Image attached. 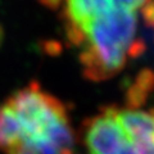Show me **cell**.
I'll return each instance as SVG.
<instances>
[{
	"label": "cell",
	"instance_id": "1",
	"mask_svg": "<svg viewBox=\"0 0 154 154\" xmlns=\"http://www.w3.org/2000/svg\"><path fill=\"white\" fill-rule=\"evenodd\" d=\"M75 132L64 104L37 82L0 104V150L5 154H72Z\"/></svg>",
	"mask_w": 154,
	"mask_h": 154
},
{
	"label": "cell",
	"instance_id": "2",
	"mask_svg": "<svg viewBox=\"0 0 154 154\" xmlns=\"http://www.w3.org/2000/svg\"><path fill=\"white\" fill-rule=\"evenodd\" d=\"M136 27V13L123 8L110 9L80 26L85 35L80 62L86 79L99 82L123 69Z\"/></svg>",
	"mask_w": 154,
	"mask_h": 154
},
{
	"label": "cell",
	"instance_id": "3",
	"mask_svg": "<svg viewBox=\"0 0 154 154\" xmlns=\"http://www.w3.org/2000/svg\"><path fill=\"white\" fill-rule=\"evenodd\" d=\"M89 154H154V107L107 105L82 125Z\"/></svg>",
	"mask_w": 154,
	"mask_h": 154
},
{
	"label": "cell",
	"instance_id": "4",
	"mask_svg": "<svg viewBox=\"0 0 154 154\" xmlns=\"http://www.w3.org/2000/svg\"><path fill=\"white\" fill-rule=\"evenodd\" d=\"M64 30H66V37L68 44L72 46H82L85 42V35L82 30L72 23L69 21H64Z\"/></svg>",
	"mask_w": 154,
	"mask_h": 154
},
{
	"label": "cell",
	"instance_id": "5",
	"mask_svg": "<svg viewBox=\"0 0 154 154\" xmlns=\"http://www.w3.org/2000/svg\"><path fill=\"white\" fill-rule=\"evenodd\" d=\"M140 9H141V17L144 19L145 26L154 28V0H149Z\"/></svg>",
	"mask_w": 154,
	"mask_h": 154
},
{
	"label": "cell",
	"instance_id": "6",
	"mask_svg": "<svg viewBox=\"0 0 154 154\" xmlns=\"http://www.w3.org/2000/svg\"><path fill=\"white\" fill-rule=\"evenodd\" d=\"M114 4L119 8L127 9V11L136 12L139 8H141L144 4H146L149 0H113Z\"/></svg>",
	"mask_w": 154,
	"mask_h": 154
},
{
	"label": "cell",
	"instance_id": "7",
	"mask_svg": "<svg viewBox=\"0 0 154 154\" xmlns=\"http://www.w3.org/2000/svg\"><path fill=\"white\" fill-rule=\"evenodd\" d=\"M42 48H44V51L48 53L49 55H58V54H60V51H62V44L55 40L44 41L42 42Z\"/></svg>",
	"mask_w": 154,
	"mask_h": 154
},
{
	"label": "cell",
	"instance_id": "8",
	"mask_svg": "<svg viewBox=\"0 0 154 154\" xmlns=\"http://www.w3.org/2000/svg\"><path fill=\"white\" fill-rule=\"evenodd\" d=\"M63 2L64 0H38V3L42 7L50 9V11H59L63 5Z\"/></svg>",
	"mask_w": 154,
	"mask_h": 154
},
{
	"label": "cell",
	"instance_id": "9",
	"mask_svg": "<svg viewBox=\"0 0 154 154\" xmlns=\"http://www.w3.org/2000/svg\"><path fill=\"white\" fill-rule=\"evenodd\" d=\"M3 41H4V28L2 26V23H0V46H2Z\"/></svg>",
	"mask_w": 154,
	"mask_h": 154
}]
</instances>
